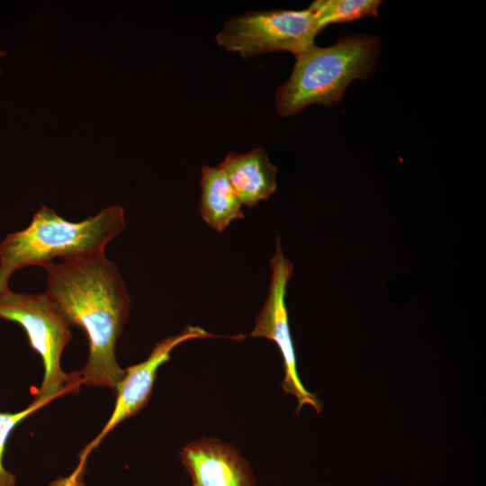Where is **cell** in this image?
Returning <instances> with one entry per match:
<instances>
[{
	"mask_svg": "<svg viewBox=\"0 0 486 486\" xmlns=\"http://www.w3.org/2000/svg\"><path fill=\"white\" fill-rule=\"evenodd\" d=\"M0 319L20 324L31 347L42 359L44 376L32 401L50 403L78 392L79 372L67 374L60 364L63 350L72 338L70 325L45 292L24 294L9 290L0 294Z\"/></svg>",
	"mask_w": 486,
	"mask_h": 486,
	"instance_id": "4",
	"label": "cell"
},
{
	"mask_svg": "<svg viewBox=\"0 0 486 486\" xmlns=\"http://www.w3.org/2000/svg\"><path fill=\"white\" fill-rule=\"evenodd\" d=\"M213 337V334L200 327L187 326L177 335L157 343L145 361L124 369V376L116 388V401L110 418L99 434L79 453L78 465L68 477L62 479L64 485L83 486L82 478L87 457L118 424L135 416L148 404L158 370L170 360V353L176 346L190 339Z\"/></svg>",
	"mask_w": 486,
	"mask_h": 486,
	"instance_id": "6",
	"label": "cell"
},
{
	"mask_svg": "<svg viewBox=\"0 0 486 486\" xmlns=\"http://www.w3.org/2000/svg\"><path fill=\"white\" fill-rule=\"evenodd\" d=\"M180 456L191 486H256L249 464L236 447L219 439L191 442Z\"/></svg>",
	"mask_w": 486,
	"mask_h": 486,
	"instance_id": "8",
	"label": "cell"
},
{
	"mask_svg": "<svg viewBox=\"0 0 486 486\" xmlns=\"http://www.w3.org/2000/svg\"><path fill=\"white\" fill-rule=\"evenodd\" d=\"M226 175L242 205L255 207L274 193L277 167L266 151L256 148L247 153H229L218 166Z\"/></svg>",
	"mask_w": 486,
	"mask_h": 486,
	"instance_id": "9",
	"label": "cell"
},
{
	"mask_svg": "<svg viewBox=\"0 0 486 486\" xmlns=\"http://www.w3.org/2000/svg\"><path fill=\"white\" fill-rule=\"evenodd\" d=\"M271 279L267 297L257 315L251 338H265L274 341L284 360V378L281 382L284 392L296 397V413L305 405L312 406L318 413L323 403L305 389L297 371L296 355L291 337L285 297L293 266L284 256L280 238H276L275 253L271 259Z\"/></svg>",
	"mask_w": 486,
	"mask_h": 486,
	"instance_id": "7",
	"label": "cell"
},
{
	"mask_svg": "<svg viewBox=\"0 0 486 486\" xmlns=\"http://www.w3.org/2000/svg\"><path fill=\"white\" fill-rule=\"evenodd\" d=\"M126 227L123 209L112 205L79 222L68 221L43 205L23 230L0 242V294L9 291L12 274L29 266H43L104 254V248Z\"/></svg>",
	"mask_w": 486,
	"mask_h": 486,
	"instance_id": "2",
	"label": "cell"
},
{
	"mask_svg": "<svg viewBox=\"0 0 486 486\" xmlns=\"http://www.w3.org/2000/svg\"><path fill=\"white\" fill-rule=\"evenodd\" d=\"M45 293L69 323L82 328L89 355L79 371L86 386L108 388L115 395L124 376L116 345L130 313V296L116 265L104 254L42 266Z\"/></svg>",
	"mask_w": 486,
	"mask_h": 486,
	"instance_id": "1",
	"label": "cell"
},
{
	"mask_svg": "<svg viewBox=\"0 0 486 486\" xmlns=\"http://www.w3.org/2000/svg\"><path fill=\"white\" fill-rule=\"evenodd\" d=\"M48 403L32 401L24 410L15 412H0V486H16V477L5 470L3 464L6 441L14 428L23 419L28 418Z\"/></svg>",
	"mask_w": 486,
	"mask_h": 486,
	"instance_id": "12",
	"label": "cell"
},
{
	"mask_svg": "<svg viewBox=\"0 0 486 486\" xmlns=\"http://www.w3.org/2000/svg\"><path fill=\"white\" fill-rule=\"evenodd\" d=\"M380 49L376 37L357 34L328 47L314 44L295 55L289 79L276 91L278 113L286 117L311 104L338 103L352 81L373 75Z\"/></svg>",
	"mask_w": 486,
	"mask_h": 486,
	"instance_id": "3",
	"label": "cell"
},
{
	"mask_svg": "<svg viewBox=\"0 0 486 486\" xmlns=\"http://www.w3.org/2000/svg\"><path fill=\"white\" fill-rule=\"evenodd\" d=\"M200 186V214L209 227L221 232L244 218L243 205L219 166H202Z\"/></svg>",
	"mask_w": 486,
	"mask_h": 486,
	"instance_id": "10",
	"label": "cell"
},
{
	"mask_svg": "<svg viewBox=\"0 0 486 486\" xmlns=\"http://www.w3.org/2000/svg\"><path fill=\"white\" fill-rule=\"evenodd\" d=\"M380 0H316L310 5L321 30L329 24L356 21L378 14Z\"/></svg>",
	"mask_w": 486,
	"mask_h": 486,
	"instance_id": "11",
	"label": "cell"
},
{
	"mask_svg": "<svg viewBox=\"0 0 486 486\" xmlns=\"http://www.w3.org/2000/svg\"><path fill=\"white\" fill-rule=\"evenodd\" d=\"M321 31L309 8L252 11L228 20L215 39L220 47L244 58L279 50L295 56L314 45Z\"/></svg>",
	"mask_w": 486,
	"mask_h": 486,
	"instance_id": "5",
	"label": "cell"
},
{
	"mask_svg": "<svg viewBox=\"0 0 486 486\" xmlns=\"http://www.w3.org/2000/svg\"><path fill=\"white\" fill-rule=\"evenodd\" d=\"M5 53L0 50V58H2Z\"/></svg>",
	"mask_w": 486,
	"mask_h": 486,
	"instance_id": "13",
	"label": "cell"
}]
</instances>
